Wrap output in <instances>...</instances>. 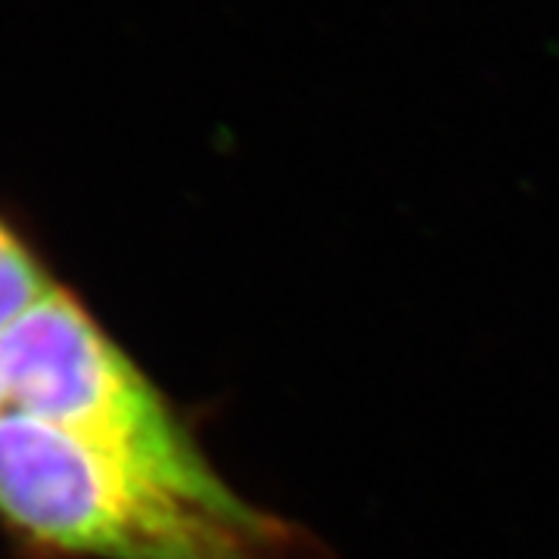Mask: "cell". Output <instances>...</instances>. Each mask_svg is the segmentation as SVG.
Returning <instances> with one entry per match:
<instances>
[{
    "mask_svg": "<svg viewBox=\"0 0 559 559\" xmlns=\"http://www.w3.org/2000/svg\"><path fill=\"white\" fill-rule=\"evenodd\" d=\"M0 525L57 559H301L259 507L197 498L25 411H0Z\"/></svg>",
    "mask_w": 559,
    "mask_h": 559,
    "instance_id": "obj_1",
    "label": "cell"
},
{
    "mask_svg": "<svg viewBox=\"0 0 559 559\" xmlns=\"http://www.w3.org/2000/svg\"><path fill=\"white\" fill-rule=\"evenodd\" d=\"M0 382L13 411L47 419L197 498H240L153 380L60 280L0 330Z\"/></svg>",
    "mask_w": 559,
    "mask_h": 559,
    "instance_id": "obj_2",
    "label": "cell"
},
{
    "mask_svg": "<svg viewBox=\"0 0 559 559\" xmlns=\"http://www.w3.org/2000/svg\"><path fill=\"white\" fill-rule=\"evenodd\" d=\"M57 283L44 255L13 221L0 212V330Z\"/></svg>",
    "mask_w": 559,
    "mask_h": 559,
    "instance_id": "obj_3",
    "label": "cell"
},
{
    "mask_svg": "<svg viewBox=\"0 0 559 559\" xmlns=\"http://www.w3.org/2000/svg\"><path fill=\"white\" fill-rule=\"evenodd\" d=\"M7 407V399H3V382H0V411Z\"/></svg>",
    "mask_w": 559,
    "mask_h": 559,
    "instance_id": "obj_4",
    "label": "cell"
}]
</instances>
